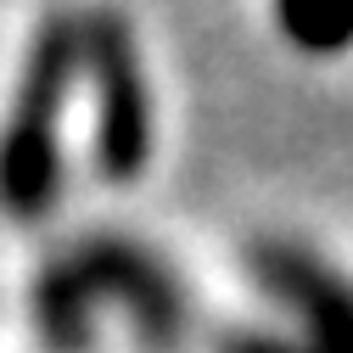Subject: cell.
Masks as SVG:
<instances>
[{
	"label": "cell",
	"mask_w": 353,
	"mask_h": 353,
	"mask_svg": "<svg viewBox=\"0 0 353 353\" xmlns=\"http://www.w3.org/2000/svg\"><path fill=\"white\" fill-rule=\"evenodd\" d=\"M107 320H123L141 353H180L191 331V297L174 263L118 230L79 236L28 286V325L46 353H96Z\"/></svg>",
	"instance_id": "cell-1"
},
{
	"label": "cell",
	"mask_w": 353,
	"mask_h": 353,
	"mask_svg": "<svg viewBox=\"0 0 353 353\" xmlns=\"http://www.w3.org/2000/svg\"><path fill=\"white\" fill-rule=\"evenodd\" d=\"M79 79V23L51 12L34 28L17 96L0 118V213L17 225H39L62 196V112Z\"/></svg>",
	"instance_id": "cell-2"
},
{
	"label": "cell",
	"mask_w": 353,
	"mask_h": 353,
	"mask_svg": "<svg viewBox=\"0 0 353 353\" xmlns=\"http://www.w3.org/2000/svg\"><path fill=\"white\" fill-rule=\"evenodd\" d=\"M79 23V73L96 84V168L107 185H135L152 163V84L141 68V46L123 12L90 6L73 12Z\"/></svg>",
	"instance_id": "cell-3"
},
{
	"label": "cell",
	"mask_w": 353,
	"mask_h": 353,
	"mask_svg": "<svg viewBox=\"0 0 353 353\" xmlns=\"http://www.w3.org/2000/svg\"><path fill=\"white\" fill-rule=\"evenodd\" d=\"M252 281L270 292L297 331H230L219 353H353V281L297 241L252 247Z\"/></svg>",
	"instance_id": "cell-4"
},
{
	"label": "cell",
	"mask_w": 353,
	"mask_h": 353,
	"mask_svg": "<svg viewBox=\"0 0 353 353\" xmlns=\"http://www.w3.org/2000/svg\"><path fill=\"white\" fill-rule=\"evenodd\" d=\"M275 23L308 57H336L353 46V0H275Z\"/></svg>",
	"instance_id": "cell-5"
}]
</instances>
